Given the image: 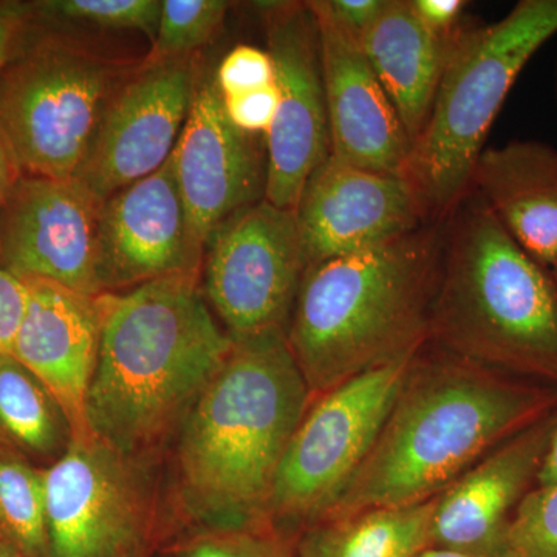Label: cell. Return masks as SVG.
<instances>
[{
	"mask_svg": "<svg viewBox=\"0 0 557 557\" xmlns=\"http://www.w3.org/2000/svg\"><path fill=\"white\" fill-rule=\"evenodd\" d=\"M557 483V413L555 429H553L552 442H549L548 453L542 465L541 474H539L537 486L545 487L556 485Z\"/></svg>",
	"mask_w": 557,
	"mask_h": 557,
	"instance_id": "d590c367",
	"label": "cell"
},
{
	"mask_svg": "<svg viewBox=\"0 0 557 557\" xmlns=\"http://www.w3.org/2000/svg\"><path fill=\"white\" fill-rule=\"evenodd\" d=\"M557 35V0H520L494 24L457 36L426 124L401 177L426 225H443L471 190L472 172L520 73Z\"/></svg>",
	"mask_w": 557,
	"mask_h": 557,
	"instance_id": "8992f818",
	"label": "cell"
},
{
	"mask_svg": "<svg viewBox=\"0 0 557 557\" xmlns=\"http://www.w3.org/2000/svg\"><path fill=\"white\" fill-rule=\"evenodd\" d=\"M443 225L306 269L287 343L311 399L428 341Z\"/></svg>",
	"mask_w": 557,
	"mask_h": 557,
	"instance_id": "277c9868",
	"label": "cell"
},
{
	"mask_svg": "<svg viewBox=\"0 0 557 557\" xmlns=\"http://www.w3.org/2000/svg\"><path fill=\"white\" fill-rule=\"evenodd\" d=\"M171 166L190 226L203 247L226 220L265 200V137L245 134L231 123L214 73H201Z\"/></svg>",
	"mask_w": 557,
	"mask_h": 557,
	"instance_id": "5bb4252c",
	"label": "cell"
},
{
	"mask_svg": "<svg viewBox=\"0 0 557 557\" xmlns=\"http://www.w3.org/2000/svg\"><path fill=\"white\" fill-rule=\"evenodd\" d=\"M417 557H515V555L511 552L478 553L467 552V549L429 547L423 549Z\"/></svg>",
	"mask_w": 557,
	"mask_h": 557,
	"instance_id": "8d00e7d4",
	"label": "cell"
},
{
	"mask_svg": "<svg viewBox=\"0 0 557 557\" xmlns=\"http://www.w3.org/2000/svg\"><path fill=\"white\" fill-rule=\"evenodd\" d=\"M429 343L457 357L557 387V288L469 190L443 223Z\"/></svg>",
	"mask_w": 557,
	"mask_h": 557,
	"instance_id": "5b68a950",
	"label": "cell"
},
{
	"mask_svg": "<svg viewBox=\"0 0 557 557\" xmlns=\"http://www.w3.org/2000/svg\"><path fill=\"white\" fill-rule=\"evenodd\" d=\"M102 201L78 178L22 174L0 218V267L87 296L102 295L98 223Z\"/></svg>",
	"mask_w": 557,
	"mask_h": 557,
	"instance_id": "4fadbf2b",
	"label": "cell"
},
{
	"mask_svg": "<svg viewBox=\"0 0 557 557\" xmlns=\"http://www.w3.org/2000/svg\"><path fill=\"white\" fill-rule=\"evenodd\" d=\"M222 100L226 115L237 129L259 137L269 135L277 113L276 83L247 94L222 97Z\"/></svg>",
	"mask_w": 557,
	"mask_h": 557,
	"instance_id": "f546056e",
	"label": "cell"
},
{
	"mask_svg": "<svg viewBox=\"0 0 557 557\" xmlns=\"http://www.w3.org/2000/svg\"><path fill=\"white\" fill-rule=\"evenodd\" d=\"M196 57L139 61L102 113L76 178L101 201L171 159L199 89Z\"/></svg>",
	"mask_w": 557,
	"mask_h": 557,
	"instance_id": "7c38bea8",
	"label": "cell"
},
{
	"mask_svg": "<svg viewBox=\"0 0 557 557\" xmlns=\"http://www.w3.org/2000/svg\"><path fill=\"white\" fill-rule=\"evenodd\" d=\"M46 468L0 438V536L32 557H50Z\"/></svg>",
	"mask_w": 557,
	"mask_h": 557,
	"instance_id": "cb8c5ba5",
	"label": "cell"
},
{
	"mask_svg": "<svg viewBox=\"0 0 557 557\" xmlns=\"http://www.w3.org/2000/svg\"><path fill=\"white\" fill-rule=\"evenodd\" d=\"M0 438L40 468L72 443V428L53 395L13 355H0Z\"/></svg>",
	"mask_w": 557,
	"mask_h": 557,
	"instance_id": "603a6c76",
	"label": "cell"
},
{
	"mask_svg": "<svg viewBox=\"0 0 557 557\" xmlns=\"http://www.w3.org/2000/svg\"><path fill=\"white\" fill-rule=\"evenodd\" d=\"M555 410L556 386L485 368L426 341L410 359L368 457L322 519L432 500Z\"/></svg>",
	"mask_w": 557,
	"mask_h": 557,
	"instance_id": "6da1fadb",
	"label": "cell"
},
{
	"mask_svg": "<svg viewBox=\"0 0 557 557\" xmlns=\"http://www.w3.org/2000/svg\"><path fill=\"white\" fill-rule=\"evenodd\" d=\"M556 413L502 443L440 494L432 518V547L509 552V523L537 486Z\"/></svg>",
	"mask_w": 557,
	"mask_h": 557,
	"instance_id": "ac0fdd59",
	"label": "cell"
},
{
	"mask_svg": "<svg viewBox=\"0 0 557 557\" xmlns=\"http://www.w3.org/2000/svg\"><path fill=\"white\" fill-rule=\"evenodd\" d=\"M413 13L429 32L440 38H454L463 25L465 0H410Z\"/></svg>",
	"mask_w": 557,
	"mask_h": 557,
	"instance_id": "d6a6232c",
	"label": "cell"
},
{
	"mask_svg": "<svg viewBox=\"0 0 557 557\" xmlns=\"http://www.w3.org/2000/svg\"><path fill=\"white\" fill-rule=\"evenodd\" d=\"M549 274H552L553 282H555V285L557 288V259H556V262L553 263L552 269H549Z\"/></svg>",
	"mask_w": 557,
	"mask_h": 557,
	"instance_id": "ab89813d",
	"label": "cell"
},
{
	"mask_svg": "<svg viewBox=\"0 0 557 557\" xmlns=\"http://www.w3.org/2000/svg\"><path fill=\"white\" fill-rule=\"evenodd\" d=\"M205 247L194 234L171 159L102 201L98 277L102 293L174 276H200Z\"/></svg>",
	"mask_w": 557,
	"mask_h": 557,
	"instance_id": "9a60e30c",
	"label": "cell"
},
{
	"mask_svg": "<svg viewBox=\"0 0 557 557\" xmlns=\"http://www.w3.org/2000/svg\"><path fill=\"white\" fill-rule=\"evenodd\" d=\"M310 401L287 333L233 341L177 431L190 528L270 525L274 480Z\"/></svg>",
	"mask_w": 557,
	"mask_h": 557,
	"instance_id": "7a4b0ae2",
	"label": "cell"
},
{
	"mask_svg": "<svg viewBox=\"0 0 557 557\" xmlns=\"http://www.w3.org/2000/svg\"><path fill=\"white\" fill-rule=\"evenodd\" d=\"M435 502L319 520L295 539V556L417 557L432 547Z\"/></svg>",
	"mask_w": 557,
	"mask_h": 557,
	"instance_id": "7402d4cb",
	"label": "cell"
},
{
	"mask_svg": "<svg viewBox=\"0 0 557 557\" xmlns=\"http://www.w3.org/2000/svg\"><path fill=\"white\" fill-rule=\"evenodd\" d=\"M50 557H126L156 547L148 463L98 437L72 440L46 468Z\"/></svg>",
	"mask_w": 557,
	"mask_h": 557,
	"instance_id": "9c48e42d",
	"label": "cell"
},
{
	"mask_svg": "<svg viewBox=\"0 0 557 557\" xmlns=\"http://www.w3.org/2000/svg\"><path fill=\"white\" fill-rule=\"evenodd\" d=\"M413 354L311 399L274 480L269 523L278 534L295 542L343 496L379 437Z\"/></svg>",
	"mask_w": 557,
	"mask_h": 557,
	"instance_id": "ba28073f",
	"label": "cell"
},
{
	"mask_svg": "<svg viewBox=\"0 0 557 557\" xmlns=\"http://www.w3.org/2000/svg\"><path fill=\"white\" fill-rule=\"evenodd\" d=\"M295 214L307 269L426 225L401 174L355 166L333 156L307 180Z\"/></svg>",
	"mask_w": 557,
	"mask_h": 557,
	"instance_id": "2e32d148",
	"label": "cell"
},
{
	"mask_svg": "<svg viewBox=\"0 0 557 557\" xmlns=\"http://www.w3.org/2000/svg\"><path fill=\"white\" fill-rule=\"evenodd\" d=\"M471 190L528 255L549 270L557 259V148L512 139L485 148Z\"/></svg>",
	"mask_w": 557,
	"mask_h": 557,
	"instance_id": "ffe728a7",
	"label": "cell"
},
{
	"mask_svg": "<svg viewBox=\"0 0 557 557\" xmlns=\"http://www.w3.org/2000/svg\"><path fill=\"white\" fill-rule=\"evenodd\" d=\"M126 557H153V548L141 549V552L134 553Z\"/></svg>",
	"mask_w": 557,
	"mask_h": 557,
	"instance_id": "f35d334b",
	"label": "cell"
},
{
	"mask_svg": "<svg viewBox=\"0 0 557 557\" xmlns=\"http://www.w3.org/2000/svg\"><path fill=\"white\" fill-rule=\"evenodd\" d=\"M22 171L13 152H11L9 143L0 132V218H2L3 209L17 180L21 178Z\"/></svg>",
	"mask_w": 557,
	"mask_h": 557,
	"instance_id": "e575fe53",
	"label": "cell"
},
{
	"mask_svg": "<svg viewBox=\"0 0 557 557\" xmlns=\"http://www.w3.org/2000/svg\"><path fill=\"white\" fill-rule=\"evenodd\" d=\"M28 289L24 278L0 267V355H11L22 319L27 310Z\"/></svg>",
	"mask_w": 557,
	"mask_h": 557,
	"instance_id": "4dcf8cb0",
	"label": "cell"
},
{
	"mask_svg": "<svg viewBox=\"0 0 557 557\" xmlns=\"http://www.w3.org/2000/svg\"><path fill=\"white\" fill-rule=\"evenodd\" d=\"M101 338L87 397L91 434L138 460L177 432L228 355L200 276H174L98 296Z\"/></svg>",
	"mask_w": 557,
	"mask_h": 557,
	"instance_id": "3957f363",
	"label": "cell"
},
{
	"mask_svg": "<svg viewBox=\"0 0 557 557\" xmlns=\"http://www.w3.org/2000/svg\"><path fill=\"white\" fill-rule=\"evenodd\" d=\"M231 5L225 0H163L159 30L145 61L196 57L219 35Z\"/></svg>",
	"mask_w": 557,
	"mask_h": 557,
	"instance_id": "484cf974",
	"label": "cell"
},
{
	"mask_svg": "<svg viewBox=\"0 0 557 557\" xmlns=\"http://www.w3.org/2000/svg\"><path fill=\"white\" fill-rule=\"evenodd\" d=\"M515 557H557V483L534 487L516 509L508 528Z\"/></svg>",
	"mask_w": 557,
	"mask_h": 557,
	"instance_id": "83f0119b",
	"label": "cell"
},
{
	"mask_svg": "<svg viewBox=\"0 0 557 557\" xmlns=\"http://www.w3.org/2000/svg\"><path fill=\"white\" fill-rule=\"evenodd\" d=\"M457 36L440 38L429 32L410 0H386L379 17L359 38L412 143L426 124Z\"/></svg>",
	"mask_w": 557,
	"mask_h": 557,
	"instance_id": "44dd1931",
	"label": "cell"
},
{
	"mask_svg": "<svg viewBox=\"0 0 557 557\" xmlns=\"http://www.w3.org/2000/svg\"><path fill=\"white\" fill-rule=\"evenodd\" d=\"M171 557H296L293 542L270 525L197 527L166 547Z\"/></svg>",
	"mask_w": 557,
	"mask_h": 557,
	"instance_id": "4316f807",
	"label": "cell"
},
{
	"mask_svg": "<svg viewBox=\"0 0 557 557\" xmlns=\"http://www.w3.org/2000/svg\"><path fill=\"white\" fill-rule=\"evenodd\" d=\"M137 65L32 20L0 73V132L22 174L76 178L110 98Z\"/></svg>",
	"mask_w": 557,
	"mask_h": 557,
	"instance_id": "52a82bcc",
	"label": "cell"
},
{
	"mask_svg": "<svg viewBox=\"0 0 557 557\" xmlns=\"http://www.w3.org/2000/svg\"><path fill=\"white\" fill-rule=\"evenodd\" d=\"M30 28V2L0 0V73L21 49Z\"/></svg>",
	"mask_w": 557,
	"mask_h": 557,
	"instance_id": "1f68e13d",
	"label": "cell"
},
{
	"mask_svg": "<svg viewBox=\"0 0 557 557\" xmlns=\"http://www.w3.org/2000/svg\"><path fill=\"white\" fill-rule=\"evenodd\" d=\"M556 102H557V62H556Z\"/></svg>",
	"mask_w": 557,
	"mask_h": 557,
	"instance_id": "60d3db41",
	"label": "cell"
},
{
	"mask_svg": "<svg viewBox=\"0 0 557 557\" xmlns=\"http://www.w3.org/2000/svg\"><path fill=\"white\" fill-rule=\"evenodd\" d=\"M27 310L11 355L53 395L64 410L73 440L94 437L87 397L101 338L98 296L42 278H24Z\"/></svg>",
	"mask_w": 557,
	"mask_h": 557,
	"instance_id": "d6986e66",
	"label": "cell"
},
{
	"mask_svg": "<svg viewBox=\"0 0 557 557\" xmlns=\"http://www.w3.org/2000/svg\"><path fill=\"white\" fill-rule=\"evenodd\" d=\"M309 3L321 44L330 156L355 166L401 174L412 141L359 39L341 24L329 0Z\"/></svg>",
	"mask_w": 557,
	"mask_h": 557,
	"instance_id": "e0dca14e",
	"label": "cell"
},
{
	"mask_svg": "<svg viewBox=\"0 0 557 557\" xmlns=\"http://www.w3.org/2000/svg\"><path fill=\"white\" fill-rule=\"evenodd\" d=\"M214 79L222 97L273 86L276 79L273 58L269 50L240 44L225 54L214 72Z\"/></svg>",
	"mask_w": 557,
	"mask_h": 557,
	"instance_id": "f1b7e54d",
	"label": "cell"
},
{
	"mask_svg": "<svg viewBox=\"0 0 557 557\" xmlns=\"http://www.w3.org/2000/svg\"><path fill=\"white\" fill-rule=\"evenodd\" d=\"M258 5L278 91L276 119L265 137V200L295 211L307 180L330 156L318 22L309 2Z\"/></svg>",
	"mask_w": 557,
	"mask_h": 557,
	"instance_id": "8fae6325",
	"label": "cell"
},
{
	"mask_svg": "<svg viewBox=\"0 0 557 557\" xmlns=\"http://www.w3.org/2000/svg\"><path fill=\"white\" fill-rule=\"evenodd\" d=\"M30 3L33 24L46 30L139 32L152 44L159 30L163 0H32Z\"/></svg>",
	"mask_w": 557,
	"mask_h": 557,
	"instance_id": "d4e9b609",
	"label": "cell"
},
{
	"mask_svg": "<svg viewBox=\"0 0 557 557\" xmlns=\"http://www.w3.org/2000/svg\"><path fill=\"white\" fill-rule=\"evenodd\" d=\"M384 3L386 0H329L333 14L358 39L379 17Z\"/></svg>",
	"mask_w": 557,
	"mask_h": 557,
	"instance_id": "836d02e7",
	"label": "cell"
},
{
	"mask_svg": "<svg viewBox=\"0 0 557 557\" xmlns=\"http://www.w3.org/2000/svg\"><path fill=\"white\" fill-rule=\"evenodd\" d=\"M0 557H32L28 556L24 549L14 545L13 542L7 541L5 537L0 536Z\"/></svg>",
	"mask_w": 557,
	"mask_h": 557,
	"instance_id": "74e56055",
	"label": "cell"
},
{
	"mask_svg": "<svg viewBox=\"0 0 557 557\" xmlns=\"http://www.w3.org/2000/svg\"><path fill=\"white\" fill-rule=\"evenodd\" d=\"M306 269L295 211L262 200L209 237L201 289L231 339L287 333Z\"/></svg>",
	"mask_w": 557,
	"mask_h": 557,
	"instance_id": "30bf717a",
	"label": "cell"
}]
</instances>
